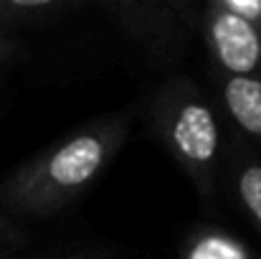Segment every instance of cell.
Masks as SVG:
<instances>
[{
	"label": "cell",
	"mask_w": 261,
	"mask_h": 259,
	"mask_svg": "<svg viewBox=\"0 0 261 259\" xmlns=\"http://www.w3.org/2000/svg\"><path fill=\"white\" fill-rule=\"evenodd\" d=\"M132 130L129 112L101 114L48 145L0 183L5 216L51 219L71 208L114 163Z\"/></svg>",
	"instance_id": "cell-1"
},
{
	"label": "cell",
	"mask_w": 261,
	"mask_h": 259,
	"mask_svg": "<svg viewBox=\"0 0 261 259\" xmlns=\"http://www.w3.org/2000/svg\"><path fill=\"white\" fill-rule=\"evenodd\" d=\"M145 117L158 143L193 183L203 208L211 211L223 155V120L213 99L190 77L173 74L150 91Z\"/></svg>",
	"instance_id": "cell-2"
},
{
	"label": "cell",
	"mask_w": 261,
	"mask_h": 259,
	"mask_svg": "<svg viewBox=\"0 0 261 259\" xmlns=\"http://www.w3.org/2000/svg\"><path fill=\"white\" fill-rule=\"evenodd\" d=\"M96 8L158 72L177 69L198 33L200 8L193 0H101Z\"/></svg>",
	"instance_id": "cell-3"
},
{
	"label": "cell",
	"mask_w": 261,
	"mask_h": 259,
	"mask_svg": "<svg viewBox=\"0 0 261 259\" xmlns=\"http://www.w3.org/2000/svg\"><path fill=\"white\" fill-rule=\"evenodd\" d=\"M198 36L211 69L261 79V0H208Z\"/></svg>",
	"instance_id": "cell-4"
},
{
	"label": "cell",
	"mask_w": 261,
	"mask_h": 259,
	"mask_svg": "<svg viewBox=\"0 0 261 259\" xmlns=\"http://www.w3.org/2000/svg\"><path fill=\"white\" fill-rule=\"evenodd\" d=\"M218 188H223L236 211L261 239V155L223 125V155Z\"/></svg>",
	"instance_id": "cell-5"
},
{
	"label": "cell",
	"mask_w": 261,
	"mask_h": 259,
	"mask_svg": "<svg viewBox=\"0 0 261 259\" xmlns=\"http://www.w3.org/2000/svg\"><path fill=\"white\" fill-rule=\"evenodd\" d=\"M208 82L223 125L261 155V79L223 74L208 66Z\"/></svg>",
	"instance_id": "cell-6"
},
{
	"label": "cell",
	"mask_w": 261,
	"mask_h": 259,
	"mask_svg": "<svg viewBox=\"0 0 261 259\" xmlns=\"http://www.w3.org/2000/svg\"><path fill=\"white\" fill-rule=\"evenodd\" d=\"M82 8L71 0H0V33L15 36L23 28H41Z\"/></svg>",
	"instance_id": "cell-7"
},
{
	"label": "cell",
	"mask_w": 261,
	"mask_h": 259,
	"mask_svg": "<svg viewBox=\"0 0 261 259\" xmlns=\"http://www.w3.org/2000/svg\"><path fill=\"white\" fill-rule=\"evenodd\" d=\"M180 259H256V254L233 234L218 226H200L182 242Z\"/></svg>",
	"instance_id": "cell-8"
},
{
	"label": "cell",
	"mask_w": 261,
	"mask_h": 259,
	"mask_svg": "<svg viewBox=\"0 0 261 259\" xmlns=\"http://www.w3.org/2000/svg\"><path fill=\"white\" fill-rule=\"evenodd\" d=\"M122 254L124 252L109 244H61V247L41 249L33 254H23V257L13 254L5 259H119Z\"/></svg>",
	"instance_id": "cell-9"
},
{
	"label": "cell",
	"mask_w": 261,
	"mask_h": 259,
	"mask_svg": "<svg viewBox=\"0 0 261 259\" xmlns=\"http://www.w3.org/2000/svg\"><path fill=\"white\" fill-rule=\"evenodd\" d=\"M28 244V231L20 229L10 216H5L0 211V259L13 257L18 249H23Z\"/></svg>",
	"instance_id": "cell-10"
},
{
	"label": "cell",
	"mask_w": 261,
	"mask_h": 259,
	"mask_svg": "<svg viewBox=\"0 0 261 259\" xmlns=\"http://www.w3.org/2000/svg\"><path fill=\"white\" fill-rule=\"evenodd\" d=\"M18 51H20V43H18L15 36H10V38H0V69L15 64Z\"/></svg>",
	"instance_id": "cell-11"
},
{
	"label": "cell",
	"mask_w": 261,
	"mask_h": 259,
	"mask_svg": "<svg viewBox=\"0 0 261 259\" xmlns=\"http://www.w3.org/2000/svg\"><path fill=\"white\" fill-rule=\"evenodd\" d=\"M0 38H10V36H5V33H0Z\"/></svg>",
	"instance_id": "cell-12"
}]
</instances>
